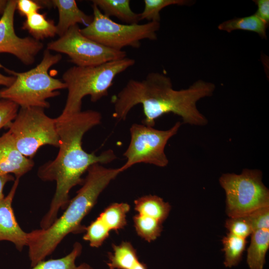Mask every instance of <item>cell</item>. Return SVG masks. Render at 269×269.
Listing matches in <instances>:
<instances>
[{"label":"cell","instance_id":"obj_1","mask_svg":"<svg viewBox=\"0 0 269 269\" xmlns=\"http://www.w3.org/2000/svg\"><path fill=\"white\" fill-rule=\"evenodd\" d=\"M55 119L60 140L58 153L54 160L40 166L37 171V175L42 180L56 183L49 209L40 221L42 229L48 228L57 219L60 209H66L70 201L71 189L77 185H82L84 179L82 175L91 165L109 163L117 158L112 149L96 155L87 152L82 147L85 134L101 123L100 112L92 110L81 111Z\"/></svg>","mask_w":269,"mask_h":269},{"label":"cell","instance_id":"obj_2","mask_svg":"<svg viewBox=\"0 0 269 269\" xmlns=\"http://www.w3.org/2000/svg\"><path fill=\"white\" fill-rule=\"evenodd\" d=\"M214 84L199 80L188 88L175 90L170 78L163 73L150 72L141 80L130 79L112 99L113 117L124 121L133 107L141 105L144 118L142 124L153 127L155 120L163 115L172 113L184 124L204 126L206 117L198 110L197 102L212 95Z\"/></svg>","mask_w":269,"mask_h":269},{"label":"cell","instance_id":"obj_3","mask_svg":"<svg viewBox=\"0 0 269 269\" xmlns=\"http://www.w3.org/2000/svg\"><path fill=\"white\" fill-rule=\"evenodd\" d=\"M122 172L119 168H108L101 164L91 165L82 187L70 200L63 214L45 229L28 233V256L32 267L52 254L69 233L85 231L81 225L83 218L96 204L101 192L110 182Z\"/></svg>","mask_w":269,"mask_h":269},{"label":"cell","instance_id":"obj_4","mask_svg":"<svg viewBox=\"0 0 269 269\" xmlns=\"http://www.w3.org/2000/svg\"><path fill=\"white\" fill-rule=\"evenodd\" d=\"M134 59L126 57L93 66H74L62 76L68 90L65 107L58 117L63 118L81 111L82 100L89 96L95 103L108 95L117 75L134 65Z\"/></svg>","mask_w":269,"mask_h":269},{"label":"cell","instance_id":"obj_5","mask_svg":"<svg viewBox=\"0 0 269 269\" xmlns=\"http://www.w3.org/2000/svg\"><path fill=\"white\" fill-rule=\"evenodd\" d=\"M61 58L60 54H52L46 49L41 62L27 71L16 72L0 65L15 80L10 86L0 90V99L10 101L20 108H49L47 99L59 95V90L66 89L63 81L48 74L50 68Z\"/></svg>","mask_w":269,"mask_h":269},{"label":"cell","instance_id":"obj_6","mask_svg":"<svg viewBox=\"0 0 269 269\" xmlns=\"http://www.w3.org/2000/svg\"><path fill=\"white\" fill-rule=\"evenodd\" d=\"M92 22L81 29L86 37L110 48L123 50L126 47L138 48L142 40H155L160 22L143 24H121L105 15L94 4L92 5Z\"/></svg>","mask_w":269,"mask_h":269},{"label":"cell","instance_id":"obj_7","mask_svg":"<svg viewBox=\"0 0 269 269\" xmlns=\"http://www.w3.org/2000/svg\"><path fill=\"white\" fill-rule=\"evenodd\" d=\"M7 127L17 149L26 157L32 159L45 145L59 147L56 119L47 116L43 108H20Z\"/></svg>","mask_w":269,"mask_h":269},{"label":"cell","instance_id":"obj_8","mask_svg":"<svg viewBox=\"0 0 269 269\" xmlns=\"http://www.w3.org/2000/svg\"><path fill=\"white\" fill-rule=\"evenodd\" d=\"M262 177L261 170L247 168L239 174L227 173L220 177L229 217L245 216L256 209L269 206V190Z\"/></svg>","mask_w":269,"mask_h":269},{"label":"cell","instance_id":"obj_9","mask_svg":"<svg viewBox=\"0 0 269 269\" xmlns=\"http://www.w3.org/2000/svg\"><path fill=\"white\" fill-rule=\"evenodd\" d=\"M181 126V123L177 122L168 130H159L143 124H133L130 129V143L123 154L126 162L120 167L122 172L139 163L167 166L169 161L164 151L165 145Z\"/></svg>","mask_w":269,"mask_h":269},{"label":"cell","instance_id":"obj_10","mask_svg":"<svg viewBox=\"0 0 269 269\" xmlns=\"http://www.w3.org/2000/svg\"><path fill=\"white\" fill-rule=\"evenodd\" d=\"M78 24L70 27L58 39L47 44V49L67 55L75 66L101 65L127 57L123 50H114L89 39L82 34Z\"/></svg>","mask_w":269,"mask_h":269},{"label":"cell","instance_id":"obj_11","mask_svg":"<svg viewBox=\"0 0 269 269\" xmlns=\"http://www.w3.org/2000/svg\"><path fill=\"white\" fill-rule=\"evenodd\" d=\"M16 0H7L0 18V53H7L15 56L25 65L32 64L36 56L43 47L39 40L31 37L18 36L14 28V16Z\"/></svg>","mask_w":269,"mask_h":269},{"label":"cell","instance_id":"obj_12","mask_svg":"<svg viewBox=\"0 0 269 269\" xmlns=\"http://www.w3.org/2000/svg\"><path fill=\"white\" fill-rule=\"evenodd\" d=\"M19 181V179L15 178L8 194L0 201V241L10 242L17 250L21 251L24 246L28 245V233L20 228L12 207Z\"/></svg>","mask_w":269,"mask_h":269},{"label":"cell","instance_id":"obj_13","mask_svg":"<svg viewBox=\"0 0 269 269\" xmlns=\"http://www.w3.org/2000/svg\"><path fill=\"white\" fill-rule=\"evenodd\" d=\"M34 165L32 159L18 150L9 131L0 136V175L13 174L19 179Z\"/></svg>","mask_w":269,"mask_h":269},{"label":"cell","instance_id":"obj_14","mask_svg":"<svg viewBox=\"0 0 269 269\" xmlns=\"http://www.w3.org/2000/svg\"><path fill=\"white\" fill-rule=\"evenodd\" d=\"M51 6L58 9L59 20L56 34L62 36L68 29L78 23L88 26L93 20V15L86 14L78 6L75 0H52Z\"/></svg>","mask_w":269,"mask_h":269},{"label":"cell","instance_id":"obj_15","mask_svg":"<svg viewBox=\"0 0 269 269\" xmlns=\"http://www.w3.org/2000/svg\"><path fill=\"white\" fill-rule=\"evenodd\" d=\"M247 250V262L250 269H264L269 248V229L254 231Z\"/></svg>","mask_w":269,"mask_h":269},{"label":"cell","instance_id":"obj_16","mask_svg":"<svg viewBox=\"0 0 269 269\" xmlns=\"http://www.w3.org/2000/svg\"><path fill=\"white\" fill-rule=\"evenodd\" d=\"M101 11L106 16H115L127 24H136L140 21L139 13L131 8L130 0H93Z\"/></svg>","mask_w":269,"mask_h":269},{"label":"cell","instance_id":"obj_17","mask_svg":"<svg viewBox=\"0 0 269 269\" xmlns=\"http://www.w3.org/2000/svg\"><path fill=\"white\" fill-rule=\"evenodd\" d=\"M134 209L137 214L154 218L162 223L167 218L171 206L160 197L148 195L134 201Z\"/></svg>","mask_w":269,"mask_h":269},{"label":"cell","instance_id":"obj_18","mask_svg":"<svg viewBox=\"0 0 269 269\" xmlns=\"http://www.w3.org/2000/svg\"><path fill=\"white\" fill-rule=\"evenodd\" d=\"M22 29L27 30L34 39L40 41L56 34V26L53 21L47 19L44 13H34L27 17Z\"/></svg>","mask_w":269,"mask_h":269},{"label":"cell","instance_id":"obj_19","mask_svg":"<svg viewBox=\"0 0 269 269\" xmlns=\"http://www.w3.org/2000/svg\"><path fill=\"white\" fill-rule=\"evenodd\" d=\"M268 25L255 13L250 16L235 17L220 23L219 30L231 32L236 30H243L257 33L262 38H267Z\"/></svg>","mask_w":269,"mask_h":269},{"label":"cell","instance_id":"obj_20","mask_svg":"<svg viewBox=\"0 0 269 269\" xmlns=\"http://www.w3.org/2000/svg\"><path fill=\"white\" fill-rule=\"evenodd\" d=\"M113 248L114 253H109L107 263L110 269H131L139 261L136 250L129 242L113 245Z\"/></svg>","mask_w":269,"mask_h":269},{"label":"cell","instance_id":"obj_21","mask_svg":"<svg viewBox=\"0 0 269 269\" xmlns=\"http://www.w3.org/2000/svg\"><path fill=\"white\" fill-rule=\"evenodd\" d=\"M82 250L81 244L76 242L72 251L66 256L60 259L43 260L31 269H93L87 263H83L79 266H76V259L81 254Z\"/></svg>","mask_w":269,"mask_h":269},{"label":"cell","instance_id":"obj_22","mask_svg":"<svg viewBox=\"0 0 269 269\" xmlns=\"http://www.w3.org/2000/svg\"><path fill=\"white\" fill-rule=\"evenodd\" d=\"M129 210L128 204L115 203L106 208L98 217L110 231H118L127 225L126 216Z\"/></svg>","mask_w":269,"mask_h":269},{"label":"cell","instance_id":"obj_23","mask_svg":"<svg viewBox=\"0 0 269 269\" xmlns=\"http://www.w3.org/2000/svg\"><path fill=\"white\" fill-rule=\"evenodd\" d=\"M222 244L225 253V266L232 268L237 266L241 260L245 249L246 239L229 233L223 238Z\"/></svg>","mask_w":269,"mask_h":269},{"label":"cell","instance_id":"obj_24","mask_svg":"<svg viewBox=\"0 0 269 269\" xmlns=\"http://www.w3.org/2000/svg\"><path fill=\"white\" fill-rule=\"evenodd\" d=\"M133 220L137 234L147 242L154 241L160 236L162 226L158 220L138 214L134 217Z\"/></svg>","mask_w":269,"mask_h":269},{"label":"cell","instance_id":"obj_25","mask_svg":"<svg viewBox=\"0 0 269 269\" xmlns=\"http://www.w3.org/2000/svg\"><path fill=\"white\" fill-rule=\"evenodd\" d=\"M144 7L139 13L140 20H146L148 22H159L160 12L164 7L171 5H186L191 3L186 0H144Z\"/></svg>","mask_w":269,"mask_h":269},{"label":"cell","instance_id":"obj_26","mask_svg":"<svg viewBox=\"0 0 269 269\" xmlns=\"http://www.w3.org/2000/svg\"><path fill=\"white\" fill-rule=\"evenodd\" d=\"M110 231L109 228L98 217L86 227L83 239L88 241L91 247L98 248L108 238Z\"/></svg>","mask_w":269,"mask_h":269},{"label":"cell","instance_id":"obj_27","mask_svg":"<svg viewBox=\"0 0 269 269\" xmlns=\"http://www.w3.org/2000/svg\"><path fill=\"white\" fill-rule=\"evenodd\" d=\"M225 226L229 233L245 239L253 232L246 215L229 217L226 220Z\"/></svg>","mask_w":269,"mask_h":269},{"label":"cell","instance_id":"obj_28","mask_svg":"<svg viewBox=\"0 0 269 269\" xmlns=\"http://www.w3.org/2000/svg\"><path fill=\"white\" fill-rule=\"evenodd\" d=\"M246 216L253 232L261 229H269V206L256 209Z\"/></svg>","mask_w":269,"mask_h":269},{"label":"cell","instance_id":"obj_29","mask_svg":"<svg viewBox=\"0 0 269 269\" xmlns=\"http://www.w3.org/2000/svg\"><path fill=\"white\" fill-rule=\"evenodd\" d=\"M19 106L6 100H0V130L8 126L16 117Z\"/></svg>","mask_w":269,"mask_h":269},{"label":"cell","instance_id":"obj_30","mask_svg":"<svg viewBox=\"0 0 269 269\" xmlns=\"http://www.w3.org/2000/svg\"><path fill=\"white\" fill-rule=\"evenodd\" d=\"M43 6L39 1L32 0H16V10L18 11L22 16L27 17L34 13L38 12Z\"/></svg>","mask_w":269,"mask_h":269},{"label":"cell","instance_id":"obj_31","mask_svg":"<svg viewBox=\"0 0 269 269\" xmlns=\"http://www.w3.org/2000/svg\"><path fill=\"white\" fill-rule=\"evenodd\" d=\"M258 9L255 14L268 25L269 23V0H253Z\"/></svg>","mask_w":269,"mask_h":269},{"label":"cell","instance_id":"obj_32","mask_svg":"<svg viewBox=\"0 0 269 269\" xmlns=\"http://www.w3.org/2000/svg\"><path fill=\"white\" fill-rule=\"evenodd\" d=\"M14 177L11 174L0 175V201L5 197L3 193L5 185L9 181H14Z\"/></svg>","mask_w":269,"mask_h":269},{"label":"cell","instance_id":"obj_33","mask_svg":"<svg viewBox=\"0 0 269 269\" xmlns=\"http://www.w3.org/2000/svg\"><path fill=\"white\" fill-rule=\"evenodd\" d=\"M15 77L13 76H6L0 73V85L8 87L13 83Z\"/></svg>","mask_w":269,"mask_h":269},{"label":"cell","instance_id":"obj_34","mask_svg":"<svg viewBox=\"0 0 269 269\" xmlns=\"http://www.w3.org/2000/svg\"><path fill=\"white\" fill-rule=\"evenodd\" d=\"M131 269H147V268L144 264L138 261Z\"/></svg>","mask_w":269,"mask_h":269},{"label":"cell","instance_id":"obj_35","mask_svg":"<svg viewBox=\"0 0 269 269\" xmlns=\"http://www.w3.org/2000/svg\"><path fill=\"white\" fill-rule=\"evenodd\" d=\"M3 11V10H2L1 9H0V14H1V13L2 14Z\"/></svg>","mask_w":269,"mask_h":269}]
</instances>
